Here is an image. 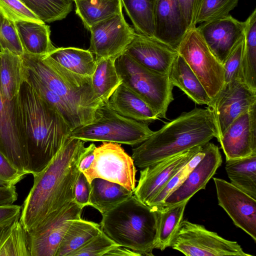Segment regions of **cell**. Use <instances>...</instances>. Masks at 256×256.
<instances>
[{
	"label": "cell",
	"instance_id": "obj_45",
	"mask_svg": "<svg viewBox=\"0 0 256 256\" xmlns=\"http://www.w3.org/2000/svg\"><path fill=\"white\" fill-rule=\"evenodd\" d=\"M188 30L196 27L197 19L204 0H178Z\"/></svg>",
	"mask_w": 256,
	"mask_h": 256
},
{
	"label": "cell",
	"instance_id": "obj_40",
	"mask_svg": "<svg viewBox=\"0 0 256 256\" xmlns=\"http://www.w3.org/2000/svg\"><path fill=\"white\" fill-rule=\"evenodd\" d=\"M0 13L14 22L29 21L44 23L20 0H0Z\"/></svg>",
	"mask_w": 256,
	"mask_h": 256
},
{
	"label": "cell",
	"instance_id": "obj_29",
	"mask_svg": "<svg viewBox=\"0 0 256 256\" xmlns=\"http://www.w3.org/2000/svg\"><path fill=\"white\" fill-rule=\"evenodd\" d=\"M114 58H105L96 60V68L90 77L92 91L102 102H106L122 82L114 64Z\"/></svg>",
	"mask_w": 256,
	"mask_h": 256
},
{
	"label": "cell",
	"instance_id": "obj_43",
	"mask_svg": "<svg viewBox=\"0 0 256 256\" xmlns=\"http://www.w3.org/2000/svg\"><path fill=\"white\" fill-rule=\"evenodd\" d=\"M190 172L186 165L168 182L148 206L158 210H160L166 199L181 184Z\"/></svg>",
	"mask_w": 256,
	"mask_h": 256
},
{
	"label": "cell",
	"instance_id": "obj_17",
	"mask_svg": "<svg viewBox=\"0 0 256 256\" xmlns=\"http://www.w3.org/2000/svg\"><path fill=\"white\" fill-rule=\"evenodd\" d=\"M202 150L204 157L166 199L162 208L189 201L198 192L205 189L208 182L221 166L222 158L218 147L213 143H206L202 146Z\"/></svg>",
	"mask_w": 256,
	"mask_h": 256
},
{
	"label": "cell",
	"instance_id": "obj_7",
	"mask_svg": "<svg viewBox=\"0 0 256 256\" xmlns=\"http://www.w3.org/2000/svg\"><path fill=\"white\" fill-rule=\"evenodd\" d=\"M122 82L140 96L159 118H166L168 107L174 100L168 75L154 72L136 62L125 52L114 62Z\"/></svg>",
	"mask_w": 256,
	"mask_h": 256
},
{
	"label": "cell",
	"instance_id": "obj_19",
	"mask_svg": "<svg viewBox=\"0 0 256 256\" xmlns=\"http://www.w3.org/2000/svg\"><path fill=\"white\" fill-rule=\"evenodd\" d=\"M244 22L230 14L202 22L196 27L211 52L222 64L236 45L244 36Z\"/></svg>",
	"mask_w": 256,
	"mask_h": 256
},
{
	"label": "cell",
	"instance_id": "obj_25",
	"mask_svg": "<svg viewBox=\"0 0 256 256\" xmlns=\"http://www.w3.org/2000/svg\"><path fill=\"white\" fill-rule=\"evenodd\" d=\"M14 23L24 53L44 55L49 54L56 48L50 38V26L45 23L29 21Z\"/></svg>",
	"mask_w": 256,
	"mask_h": 256
},
{
	"label": "cell",
	"instance_id": "obj_36",
	"mask_svg": "<svg viewBox=\"0 0 256 256\" xmlns=\"http://www.w3.org/2000/svg\"><path fill=\"white\" fill-rule=\"evenodd\" d=\"M40 20L50 23L66 18L74 0H20Z\"/></svg>",
	"mask_w": 256,
	"mask_h": 256
},
{
	"label": "cell",
	"instance_id": "obj_16",
	"mask_svg": "<svg viewBox=\"0 0 256 256\" xmlns=\"http://www.w3.org/2000/svg\"><path fill=\"white\" fill-rule=\"evenodd\" d=\"M218 140L226 160L256 154V104L236 118Z\"/></svg>",
	"mask_w": 256,
	"mask_h": 256
},
{
	"label": "cell",
	"instance_id": "obj_33",
	"mask_svg": "<svg viewBox=\"0 0 256 256\" xmlns=\"http://www.w3.org/2000/svg\"><path fill=\"white\" fill-rule=\"evenodd\" d=\"M188 201L164 206L159 210L158 234L156 248L161 250L170 246L172 240L182 220Z\"/></svg>",
	"mask_w": 256,
	"mask_h": 256
},
{
	"label": "cell",
	"instance_id": "obj_26",
	"mask_svg": "<svg viewBox=\"0 0 256 256\" xmlns=\"http://www.w3.org/2000/svg\"><path fill=\"white\" fill-rule=\"evenodd\" d=\"M90 206L102 214L112 209L134 194L122 186L100 178L90 182Z\"/></svg>",
	"mask_w": 256,
	"mask_h": 256
},
{
	"label": "cell",
	"instance_id": "obj_12",
	"mask_svg": "<svg viewBox=\"0 0 256 256\" xmlns=\"http://www.w3.org/2000/svg\"><path fill=\"white\" fill-rule=\"evenodd\" d=\"M88 50L96 60L105 58H116L123 54L136 32L124 19L122 10L91 26Z\"/></svg>",
	"mask_w": 256,
	"mask_h": 256
},
{
	"label": "cell",
	"instance_id": "obj_24",
	"mask_svg": "<svg viewBox=\"0 0 256 256\" xmlns=\"http://www.w3.org/2000/svg\"><path fill=\"white\" fill-rule=\"evenodd\" d=\"M168 75L172 86L178 88L196 104L208 106L210 102L212 99L200 80L178 54Z\"/></svg>",
	"mask_w": 256,
	"mask_h": 256
},
{
	"label": "cell",
	"instance_id": "obj_1",
	"mask_svg": "<svg viewBox=\"0 0 256 256\" xmlns=\"http://www.w3.org/2000/svg\"><path fill=\"white\" fill-rule=\"evenodd\" d=\"M85 142L69 136L48 165L33 176V186L23 202L19 219L28 232L74 202L78 164Z\"/></svg>",
	"mask_w": 256,
	"mask_h": 256
},
{
	"label": "cell",
	"instance_id": "obj_23",
	"mask_svg": "<svg viewBox=\"0 0 256 256\" xmlns=\"http://www.w3.org/2000/svg\"><path fill=\"white\" fill-rule=\"evenodd\" d=\"M26 70L22 56L8 49L0 50V86L3 96L12 101L26 80Z\"/></svg>",
	"mask_w": 256,
	"mask_h": 256
},
{
	"label": "cell",
	"instance_id": "obj_32",
	"mask_svg": "<svg viewBox=\"0 0 256 256\" xmlns=\"http://www.w3.org/2000/svg\"><path fill=\"white\" fill-rule=\"evenodd\" d=\"M102 231L100 224L82 218L72 220L58 248L56 256H70Z\"/></svg>",
	"mask_w": 256,
	"mask_h": 256
},
{
	"label": "cell",
	"instance_id": "obj_6",
	"mask_svg": "<svg viewBox=\"0 0 256 256\" xmlns=\"http://www.w3.org/2000/svg\"><path fill=\"white\" fill-rule=\"evenodd\" d=\"M153 132L148 124L124 116L104 102L97 108L93 122L74 129L70 137L86 142H110L135 146L146 140Z\"/></svg>",
	"mask_w": 256,
	"mask_h": 256
},
{
	"label": "cell",
	"instance_id": "obj_48",
	"mask_svg": "<svg viewBox=\"0 0 256 256\" xmlns=\"http://www.w3.org/2000/svg\"><path fill=\"white\" fill-rule=\"evenodd\" d=\"M18 197L15 186H0V206L14 204Z\"/></svg>",
	"mask_w": 256,
	"mask_h": 256
},
{
	"label": "cell",
	"instance_id": "obj_3",
	"mask_svg": "<svg viewBox=\"0 0 256 256\" xmlns=\"http://www.w3.org/2000/svg\"><path fill=\"white\" fill-rule=\"evenodd\" d=\"M218 138L213 114L208 107L184 112L154 132L132 149L136 166L144 168L194 147L203 146Z\"/></svg>",
	"mask_w": 256,
	"mask_h": 256
},
{
	"label": "cell",
	"instance_id": "obj_28",
	"mask_svg": "<svg viewBox=\"0 0 256 256\" xmlns=\"http://www.w3.org/2000/svg\"><path fill=\"white\" fill-rule=\"evenodd\" d=\"M244 48L238 78L256 90V10L244 21Z\"/></svg>",
	"mask_w": 256,
	"mask_h": 256
},
{
	"label": "cell",
	"instance_id": "obj_37",
	"mask_svg": "<svg viewBox=\"0 0 256 256\" xmlns=\"http://www.w3.org/2000/svg\"><path fill=\"white\" fill-rule=\"evenodd\" d=\"M25 68L26 80L50 104L59 112L71 130H72L82 126L80 120L60 97L49 88L26 66Z\"/></svg>",
	"mask_w": 256,
	"mask_h": 256
},
{
	"label": "cell",
	"instance_id": "obj_22",
	"mask_svg": "<svg viewBox=\"0 0 256 256\" xmlns=\"http://www.w3.org/2000/svg\"><path fill=\"white\" fill-rule=\"evenodd\" d=\"M106 102L116 112L136 121L148 124L160 118L148 104L122 82Z\"/></svg>",
	"mask_w": 256,
	"mask_h": 256
},
{
	"label": "cell",
	"instance_id": "obj_27",
	"mask_svg": "<svg viewBox=\"0 0 256 256\" xmlns=\"http://www.w3.org/2000/svg\"><path fill=\"white\" fill-rule=\"evenodd\" d=\"M49 56L67 70L91 77L96 68V60L88 50L68 47L56 48Z\"/></svg>",
	"mask_w": 256,
	"mask_h": 256
},
{
	"label": "cell",
	"instance_id": "obj_11",
	"mask_svg": "<svg viewBox=\"0 0 256 256\" xmlns=\"http://www.w3.org/2000/svg\"><path fill=\"white\" fill-rule=\"evenodd\" d=\"M256 104V90L240 78L224 83L208 106L216 125L218 138L239 116Z\"/></svg>",
	"mask_w": 256,
	"mask_h": 256
},
{
	"label": "cell",
	"instance_id": "obj_18",
	"mask_svg": "<svg viewBox=\"0 0 256 256\" xmlns=\"http://www.w3.org/2000/svg\"><path fill=\"white\" fill-rule=\"evenodd\" d=\"M0 152L19 171L30 174L28 154L16 124L14 100L4 98L0 86Z\"/></svg>",
	"mask_w": 256,
	"mask_h": 256
},
{
	"label": "cell",
	"instance_id": "obj_41",
	"mask_svg": "<svg viewBox=\"0 0 256 256\" xmlns=\"http://www.w3.org/2000/svg\"><path fill=\"white\" fill-rule=\"evenodd\" d=\"M118 245L102 230L70 256H104Z\"/></svg>",
	"mask_w": 256,
	"mask_h": 256
},
{
	"label": "cell",
	"instance_id": "obj_8",
	"mask_svg": "<svg viewBox=\"0 0 256 256\" xmlns=\"http://www.w3.org/2000/svg\"><path fill=\"white\" fill-rule=\"evenodd\" d=\"M212 100L222 88V64L210 50L196 27L188 30L177 49Z\"/></svg>",
	"mask_w": 256,
	"mask_h": 256
},
{
	"label": "cell",
	"instance_id": "obj_20",
	"mask_svg": "<svg viewBox=\"0 0 256 256\" xmlns=\"http://www.w3.org/2000/svg\"><path fill=\"white\" fill-rule=\"evenodd\" d=\"M142 66L168 75L178 51L154 38L136 32L124 52Z\"/></svg>",
	"mask_w": 256,
	"mask_h": 256
},
{
	"label": "cell",
	"instance_id": "obj_35",
	"mask_svg": "<svg viewBox=\"0 0 256 256\" xmlns=\"http://www.w3.org/2000/svg\"><path fill=\"white\" fill-rule=\"evenodd\" d=\"M156 0H122L136 32L154 38V10Z\"/></svg>",
	"mask_w": 256,
	"mask_h": 256
},
{
	"label": "cell",
	"instance_id": "obj_39",
	"mask_svg": "<svg viewBox=\"0 0 256 256\" xmlns=\"http://www.w3.org/2000/svg\"><path fill=\"white\" fill-rule=\"evenodd\" d=\"M2 49H8L20 56L24 53L14 22L0 13V50Z\"/></svg>",
	"mask_w": 256,
	"mask_h": 256
},
{
	"label": "cell",
	"instance_id": "obj_13",
	"mask_svg": "<svg viewBox=\"0 0 256 256\" xmlns=\"http://www.w3.org/2000/svg\"><path fill=\"white\" fill-rule=\"evenodd\" d=\"M202 148V146L194 147L142 168L134 194L148 205L168 182Z\"/></svg>",
	"mask_w": 256,
	"mask_h": 256
},
{
	"label": "cell",
	"instance_id": "obj_49",
	"mask_svg": "<svg viewBox=\"0 0 256 256\" xmlns=\"http://www.w3.org/2000/svg\"><path fill=\"white\" fill-rule=\"evenodd\" d=\"M96 147V145L93 143L86 147L78 164L80 172L84 173L90 168L94 158V150Z\"/></svg>",
	"mask_w": 256,
	"mask_h": 256
},
{
	"label": "cell",
	"instance_id": "obj_4",
	"mask_svg": "<svg viewBox=\"0 0 256 256\" xmlns=\"http://www.w3.org/2000/svg\"><path fill=\"white\" fill-rule=\"evenodd\" d=\"M160 211L134 194L102 214L101 230L120 246L140 256H153L158 240Z\"/></svg>",
	"mask_w": 256,
	"mask_h": 256
},
{
	"label": "cell",
	"instance_id": "obj_46",
	"mask_svg": "<svg viewBox=\"0 0 256 256\" xmlns=\"http://www.w3.org/2000/svg\"><path fill=\"white\" fill-rule=\"evenodd\" d=\"M90 184L84 174L80 172L74 190V202L82 208L90 206Z\"/></svg>",
	"mask_w": 256,
	"mask_h": 256
},
{
	"label": "cell",
	"instance_id": "obj_10",
	"mask_svg": "<svg viewBox=\"0 0 256 256\" xmlns=\"http://www.w3.org/2000/svg\"><path fill=\"white\" fill-rule=\"evenodd\" d=\"M94 158L90 168L83 174L90 183L100 178L118 184L134 192L136 186V166L120 144L102 142L96 147Z\"/></svg>",
	"mask_w": 256,
	"mask_h": 256
},
{
	"label": "cell",
	"instance_id": "obj_5",
	"mask_svg": "<svg viewBox=\"0 0 256 256\" xmlns=\"http://www.w3.org/2000/svg\"><path fill=\"white\" fill-rule=\"evenodd\" d=\"M22 57L26 68L60 97L83 126L93 122L96 110L102 102L92 91L90 77L67 70L48 54L25 52Z\"/></svg>",
	"mask_w": 256,
	"mask_h": 256
},
{
	"label": "cell",
	"instance_id": "obj_34",
	"mask_svg": "<svg viewBox=\"0 0 256 256\" xmlns=\"http://www.w3.org/2000/svg\"><path fill=\"white\" fill-rule=\"evenodd\" d=\"M0 256H30L28 233L20 220L0 228Z\"/></svg>",
	"mask_w": 256,
	"mask_h": 256
},
{
	"label": "cell",
	"instance_id": "obj_9",
	"mask_svg": "<svg viewBox=\"0 0 256 256\" xmlns=\"http://www.w3.org/2000/svg\"><path fill=\"white\" fill-rule=\"evenodd\" d=\"M170 246L187 256H252L236 242L186 220L182 221Z\"/></svg>",
	"mask_w": 256,
	"mask_h": 256
},
{
	"label": "cell",
	"instance_id": "obj_31",
	"mask_svg": "<svg viewBox=\"0 0 256 256\" xmlns=\"http://www.w3.org/2000/svg\"><path fill=\"white\" fill-rule=\"evenodd\" d=\"M76 14L88 30L122 10V0H74Z\"/></svg>",
	"mask_w": 256,
	"mask_h": 256
},
{
	"label": "cell",
	"instance_id": "obj_15",
	"mask_svg": "<svg viewBox=\"0 0 256 256\" xmlns=\"http://www.w3.org/2000/svg\"><path fill=\"white\" fill-rule=\"evenodd\" d=\"M218 205L256 242V199L231 182L214 178Z\"/></svg>",
	"mask_w": 256,
	"mask_h": 256
},
{
	"label": "cell",
	"instance_id": "obj_2",
	"mask_svg": "<svg viewBox=\"0 0 256 256\" xmlns=\"http://www.w3.org/2000/svg\"><path fill=\"white\" fill-rule=\"evenodd\" d=\"M16 124L26 145L30 174L43 170L72 131L59 112L26 80L14 100Z\"/></svg>",
	"mask_w": 256,
	"mask_h": 256
},
{
	"label": "cell",
	"instance_id": "obj_38",
	"mask_svg": "<svg viewBox=\"0 0 256 256\" xmlns=\"http://www.w3.org/2000/svg\"><path fill=\"white\" fill-rule=\"evenodd\" d=\"M239 0H204L199 12L197 24L228 16L237 6Z\"/></svg>",
	"mask_w": 256,
	"mask_h": 256
},
{
	"label": "cell",
	"instance_id": "obj_30",
	"mask_svg": "<svg viewBox=\"0 0 256 256\" xmlns=\"http://www.w3.org/2000/svg\"><path fill=\"white\" fill-rule=\"evenodd\" d=\"M225 168L230 182L256 199V154L226 160Z\"/></svg>",
	"mask_w": 256,
	"mask_h": 256
},
{
	"label": "cell",
	"instance_id": "obj_44",
	"mask_svg": "<svg viewBox=\"0 0 256 256\" xmlns=\"http://www.w3.org/2000/svg\"><path fill=\"white\" fill-rule=\"evenodd\" d=\"M0 152V186H16L26 176Z\"/></svg>",
	"mask_w": 256,
	"mask_h": 256
},
{
	"label": "cell",
	"instance_id": "obj_14",
	"mask_svg": "<svg viewBox=\"0 0 256 256\" xmlns=\"http://www.w3.org/2000/svg\"><path fill=\"white\" fill-rule=\"evenodd\" d=\"M84 208L74 202L56 216L28 232L30 256H56L73 220L81 218Z\"/></svg>",
	"mask_w": 256,
	"mask_h": 256
},
{
	"label": "cell",
	"instance_id": "obj_47",
	"mask_svg": "<svg viewBox=\"0 0 256 256\" xmlns=\"http://www.w3.org/2000/svg\"><path fill=\"white\" fill-rule=\"evenodd\" d=\"M22 206L14 204L0 206V228L19 220Z\"/></svg>",
	"mask_w": 256,
	"mask_h": 256
},
{
	"label": "cell",
	"instance_id": "obj_21",
	"mask_svg": "<svg viewBox=\"0 0 256 256\" xmlns=\"http://www.w3.org/2000/svg\"><path fill=\"white\" fill-rule=\"evenodd\" d=\"M154 38L177 50L188 31L178 0H156L154 10Z\"/></svg>",
	"mask_w": 256,
	"mask_h": 256
},
{
	"label": "cell",
	"instance_id": "obj_42",
	"mask_svg": "<svg viewBox=\"0 0 256 256\" xmlns=\"http://www.w3.org/2000/svg\"><path fill=\"white\" fill-rule=\"evenodd\" d=\"M244 48V36L236 45L222 64L224 83L238 78Z\"/></svg>",
	"mask_w": 256,
	"mask_h": 256
},
{
	"label": "cell",
	"instance_id": "obj_50",
	"mask_svg": "<svg viewBox=\"0 0 256 256\" xmlns=\"http://www.w3.org/2000/svg\"><path fill=\"white\" fill-rule=\"evenodd\" d=\"M138 256L140 255L129 248L118 245L107 252L104 255V256Z\"/></svg>",
	"mask_w": 256,
	"mask_h": 256
}]
</instances>
